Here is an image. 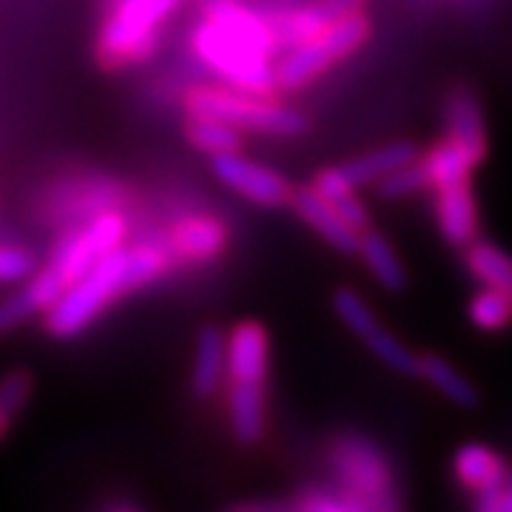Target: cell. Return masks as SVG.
Masks as SVG:
<instances>
[{
    "label": "cell",
    "instance_id": "31",
    "mask_svg": "<svg viewBox=\"0 0 512 512\" xmlns=\"http://www.w3.org/2000/svg\"><path fill=\"white\" fill-rule=\"evenodd\" d=\"M501 512H512V467L504 476V484H501Z\"/></svg>",
    "mask_w": 512,
    "mask_h": 512
},
{
    "label": "cell",
    "instance_id": "32",
    "mask_svg": "<svg viewBox=\"0 0 512 512\" xmlns=\"http://www.w3.org/2000/svg\"><path fill=\"white\" fill-rule=\"evenodd\" d=\"M12 416H9V413H6V410H3V407H0V441L6 439V436H9V427H12Z\"/></svg>",
    "mask_w": 512,
    "mask_h": 512
},
{
    "label": "cell",
    "instance_id": "11",
    "mask_svg": "<svg viewBox=\"0 0 512 512\" xmlns=\"http://www.w3.org/2000/svg\"><path fill=\"white\" fill-rule=\"evenodd\" d=\"M365 9L367 0H311L305 6H296L291 12L268 15V23H271L276 46L282 52V49H291L296 43L325 32L328 26L339 23V20L350 18L356 12H365Z\"/></svg>",
    "mask_w": 512,
    "mask_h": 512
},
{
    "label": "cell",
    "instance_id": "28",
    "mask_svg": "<svg viewBox=\"0 0 512 512\" xmlns=\"http://www.w3.org/2000/svg\"><path fill=\"white\" fill-rule=\"evenodd\" d=\"M419 191H427L419 157H416L413 163H407L404 168L387 174L384 180L376 183V194H379L382 200H402V197H413V194H419Z\"/></svg>",
    "mask_w": 512,
    "mask_h": 512
},
{
    "label": "cell",
    "instance_id": "21",
    "mask_svg": "<svg viewBox=\"0 0 512 512\" xmlns=\"http://www.w3.org/2000/svg\"><path fill=\"white\" fill-rule=\"evenodd\" d=\"M183 134L188 146L197 148L200 154H208L211 160L222 157V154H237L245 146V137L239 128L225 123L220 117H211V114H188L185 111Z\"/></svg>",
    "mask_w": 512,
    "mask_h": 512
},
{
    "label": "cell",
    "instance_id": "3",
    "mask_svg": "<svg viewBox=\"0 0 512 512\" xmlns=\"http://www.w3.org/2000/svg\"><path fill=\"white\" fill-rule=\"evenodd\" d=\"M185 0H114L94 40V60L103 72L143 66L160 49V29Z\"/></svg>",
    "mask_w": 512,
    "mask_h": 512
},
{
    "label": "cell",
    "instance_id": "8",
    "mask_svg": "<svg viewBox=\"0 0 512 512\" xmlns=\"http://www.w3.org/2000/svg\"><path fill=\"white\" fill-rule=\"evenodd\" d=\"M333 308H336V316L353 330V336L362 339L379 362L393 367L396 373H404V376L416 373L419 356L410 353L407 345H402L390 330L384 328L376 319V313L370 311V305L353 288H339L333 293Z\"/></svg>",
    "mask_w": 512,
    "mask_h": 512
},
{
    "label": "cell",
    "instance_id": "5",
    "mask_svg": "<svg viewBox=\"0 0 512 512\" xmlns=\"http://www.w3.org/2000/svg\"><path fill=\"white\" fill-rule=\"evenodd\" d=\"M183 111L211 114L259 137H296L308 131V117L276 94H254L234 86H191L183 94Z\"/></svg>",
    "mask_w": 512,
    "mask_h": 512
},
{
    "label": "cell",
    "instance_id": "2",
    "mask_svg": "<svg viewBox=\"0 0 512 512\" xmlns=\"http://www.w3.org/2000/svg\"><path fill=\"white\" fill-rule=\"evenodd\" d=\"M128 231L131 225L123 208H111L89 222L72 225L69 234L57 239L49 262L37 268L20 291L0 299V336L18 330L35 316H43L60 299V293L86 274L97 259L126 245Z\"/></svg>",
    "mask_w": 512,
    "mask_h": 512
},
{
    "label": "cell",
    "instance_id": "16",
    "mask_svg": "<svg viewBox=\"0 0 512 512\" xmlns=\"http://www.w3.org/2000/svg\"><path fill=\"white\" fill-rule=\"evenodd\" d=\"M228 424L239 444H259L268 430V399L265 384L228 382Z\"/></svg>",
    "mask_w": 512,
    "mask_h": 512
},
{
    "label": "cell",
    "instance_id": "30",
    "mask_svg": "<svg viewBox=\"0 0 512 512\" xmlns=\"http://www.w3.org/2000/svg\"><path fill=\"white\" fill-rule=\"evenodd\" d=\"M293 507L305 512H359V507L339 490H333V493H328V490H308L302 498H296Z\"/></svg>",
    "mask_w": 512,
    "mask_h": 512
},
{
    "label": "cell",
    "instance_id": "14",
    "mask_svg": "<svg viewBox=\"0 0 512 512\" xmlns=\"http://www.w3.org/2000/svg\"><path fill=\"white\" fill-rule=\"evenodd\" d=\"M433 211L441 237L453 248H467L478 237V208L470 183L447 185L433 191Z\"/></svg>",
    "mask_w": 512,
    "mask_h": 512
},
{
    "label": "cell",
    "instance_id": "29",
    "mask_svg": "<svg viewBox=\"0 0 512 512\" xmlns=\"http://www.w3.org/2000/svg\"><path fill=\"white\" fill-rule=\"evenodd\" d=\"M37 271V259L29 248L0 239V285L26 282Z\"/></svg>",
    "mask_w": 512,
    "mask_h": 512
},
{
    "label": "cell",
    "instance_id": "10",
    "mask_svg": "<svg viewBox=\"0 0 512 512\" xmlns=\"http://www.w3.org/2000/svg\"><path fill=\"white\" fill-rule=\"evenodd\" d=\"M163 242L174 265H208L228 251L231 231L220 217L185 214L180 220H174Z\"/></svg>",
    "mask_w": 512,
    "mask_h": 512
},
{
    "label": "cell",
    "instance_id": "25",
    "mask_svg": "<svg viewBox=\"0 0 512 512\" xmlns=\"http://www.w3.org/2000/svg\"><path fill=\"white\" fill-rule=\"evenodd\" d=\"M311 185L350 222V225H353V228H356V231H367V222H370L367 205L356 197V185H350L348 180H345V174L339 171V165L319 171V174L313 177Z\"/></svg>",
    "mask_w": 512,
    "mask_h": 512
},
{
    "label": "cell",
    "instance_id": "13",
    "mask_svg": "<svg viewBox=\"0 0 512 512\" xmlns=\"http://www.w3.org/2000/svg\"><path fill=\"white\" fill-rule=\"evenodd\" d=\"M291 208L296 211V217L305 222L311 231H316L319 237L325 239L328 245H333L342 254H356L359 248V237L362 231H356L333 205H330L313 185L305 188H293Z\"/></svg>",
    "mask_w": 512,
    "mask_h": 512
},
{
    "label": "cell",
    "instance_id": "19",
    "mask_svg": "<svg viewBox=\"0 0 512 512\" xmlns=\"http://www.w3.org/2000/svg\"><path fill=\"white\" fill-rule=\"evenodd\" d=\"M447 137H453L481 160L487 157V128L481 103L467 86H458L447 97Z\"/></svg>",
    "mask_w": 512,
    "mask_h": 512
},
{
    "label": "cell",
    "instance_id": "9",
    "mask_svg": "<svg viewBox=\"0 0 512 512\" xmlns=\"http://www.w3.org/2000/svg\"><path fill=\"white\" fill-rule=\"evenodd\" d=\"M211 171L225 188H231L242 200L254 202L259 208H282L291 205L293 185L271 165L256 163L237 154H222L211 160Z\"/></svg>",
    "mask_w": 512,
    "mask_h": 512
},
{
    "label": "cell",
    "instance_id": "4",
    "mask_svg": "<svg viewBox=\"0 0 512 512\" xmlns=\"http://www.w3.org/2000/svg\"><path fill=\"white\" fill-rule=\"evenodd\" d=\"M134 293L128 276V251L120 245L103 259H97L86 274L60 293L55 305L43 313V325L52 339L69 342L92 328L117 299Z\"/></svg>",
    "mask_w": 512,
    "mask_h": 512
},
{
    "label": "cell",
    "instance_id": "20",
    "mask_svg": "<svg viewBox=\"0 0 512 512\" xmlns=\"http://www.w3.org/2000/svg\"><path fill=\"white\" fill-rule=\"evenodd\" d=\"M416 157H419V148L402 140V143H387V146L376 148L370 154H362V157H353L348 163L339 165V171L345 174V180L350 185L362 188V185H376L387 174L413 163Z\"/></svg>",
    "mask_w": 512,
    "mask_h": 512
},
{
    "label": "cell",
    "instance_id": "17",
    "mask_svg": "<svg viewBox=\"0 0 512 512\" xmlns=\"http://www.w3.org/2000/svg\"><path fill=\"white\" fill-rule=\"evenodd\" d=\"M507 470H510L507 461L495 450H490L487 444H478V441L458 447V453L453 456V476L467 493L473 495L501 490Z\"/></svg>",
    "mask_w": 512,
    "mask_h": 512
},
{
    "label": "cell",
    "instance_id": "23",
    "mask_svg": "<svg viewBox=\"0 0 512 512\" xmlns=\"http://www.w3.org/2000/svg\"><path fill=\"white\" fill-rule=\"evenodd\" d=\"M356 254L362 256V262L367 265V271L373 274V279L387 288V291H402L407 285V271H404L402 259L393 251V245L379 234V231H362L359 237V248Z\"/></svg>",
    "mask_w": 512,
    "mask_h": 512
},
{
    "label": "cell",
    "instance_id": "26",
    "mask_svg": "<svg viewBox=\"0 0 512 512\" xmlns=\"http://www.w3.org/2000/svg\"><path fill=\"white\" fill-rule=\"evenodd\" d=\"M467 316L478 330L484 333H498V330L512 325V296L495 288H481L470 296L467 302Z\"/></svg>",
    "mask_w": 512,
    "mask_h": 512
},
{
    "label": "cell",
    "instance_id": "18",
    "mask_svg": "<svg viewBox=\"0 0 512 512\" xmlns=\"http://www.w3.org/2000/svg\"><path fill=\"white\" fill-rule=\"evenodd\" d=\"M478 163H481V157H476L473 151H467L453 137H444L430 151L419 154V165L421 174H424V183H427V191L470 183L473 180V168Z\"/></svg>",
    "mask_w": 512,
    "mask_h": 512
},
{
    "label": "cell",
    "instance_id": "24",
    "mask_svg": "<svg viewBox=\"0 0 512 512\" xmlns=\"http://www.w3.org/2000/svg\"><path fill=\"white\" fill-rule=\"evenodd\" d=\"M464 262H467V271L476 276L481 285L512 296V256L504 248L476 237L467 245Z\"/></svg>",
    "mask_w": 512,
    "mask_h": 512
},
{
    "label": "cell",
    "instance_id": "27",
    "mask_svg": "<svg viewBox=\"0 0 512 512\" xmlns=\"http://www.w3.org/2000/svg\"><path fill=\"white\" fill-rule=\"evenodd\" d=\"M32 393H35V376H32V370L15 367V370H9V373L0 376V407L12 419H18L20 413L29 407Z\"/></svg>",
    "mask_w": 512,
    "mask_h": 512
},
{
    "label": "cell",
    "instance_id": "1",
    "mask_svg": "<svg viewBox=\"0 0 512 512\" xmlns=\"http://www.w3.org/2000/svg\"><path fill=\"white\" fill-rule=\"evenodd\" d=\"M191 49L228 86L254 94H279V52L268 15L242 0H202V18L191 32Z\"/></svg>",
    "mask_w": 512,
    "mask_h": 512
},
{
    "label": "cell",
    "instance_id": "15",
    "mask_svg": "<svg viewBox=\"0 0 512 512\" xmlns=\"http://www.w3.org/2000/svg\"><path fill=\"white\" fill-rule=\"evenodd\" d=\"M228 373V333L217 325H205L197 333L191 362V393L197 399H214Z\"/></svg>",
    "mask_w": 512,
    "mask_h": 512
},
{
    "label": "cell",
    "instance_id": "12",
    "mask_svg": "<svg viewBox=\"0 0 512 512\" xmlns=\"http://www.w3.org/2000/svg\"><path fill=\"white\" fill-rule=\"evenodd\" d=\"M271 370V336L262 322L242 319L228 330V373L225 382L265 384Z\"/></svg>",
    "mask_w": 512,
    "mask_h": 512
},
{
    "label": "cell",
    "instance_id": "6",
    "mask_svg": "<svg viewBox=\"0 0 512 512\" xmlns=\"http://www.w3.org/2000/svg\"><path fill=\"white\" fill-rule=\"evenodd\" d=\"M367 37H370V18L365 12H356L328 26L325 32L285 49V55L276 60V89L299 92L311 86L313 80H319L336 63L362 49Z\"/></svg>",
    "mask_w": 512,
    "mask_h": 512
},
{
    "label": "cell",
    "instance_id": "22",
    "mask_svg": "<svg viewBox=\"0 0 512 512\" xmlns=\"http://www.w3.org/2000/svg\"><path fill=\"white\" fill-rule=\"evenodd\" d=\"M416 376H421L427 384H433L441 396L456 407H476L478 404V390L473 387V382L439 353H421Z\"/></svg>",
    "mask_w": 512,
    "mask_h": 512
},
{
    "label": "cell",
    "instance_id": "7",
    "mask_svg": "<svg viewBox=\"0 0 512 512\" xmlns=\"http://www.w3.org/2000/svg\"><path fill=\"white\" fill-rule=\"evenodd\" d=\"M330 464L336 476V490L348 495L359 512L399 507V501L393 498V473L379 444L348 433L333 441Z\"/></svg>",
    "mask_w": 512,
    "mask_h": 512
}]
</instances>
